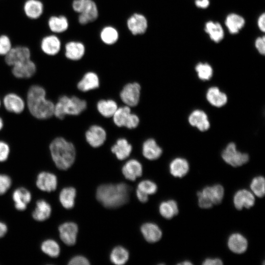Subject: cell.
<instances>
[{"mask_svg":"<svg viewBox=\"0 0 265 265\" xmlns=\"http://www.w3.org/2000/svg\"><path fill=\"white\" fill-rule=\"evenodd\" d=\"M12 48L10 37L6 34L0 35V56H5Z\"/></svg>","mask_w":265,"mask_h":265,"instance_id":"44","label":"cell"},{"mask_svg":"<svg viewBox=\"0 0 265 265\" xmlns=\"http://www.w3.org/2000/svg\"><path fill=\"white\" fill-rule=\"evenodd\" d=\"M46 92L41 86L33 85L29 88L26 104L30 114L35 118L45 120L53 115L54 103L46 98Z\"/></svg>","mask_w":265,"mask_h":265,"instance_id":"1","label":"cell"},{"mask_svg":"<svg viewBox=\"0 0 265 265\" xmlns=\"http://www.w3.org/2000/svg\"><path fill=\"white\" fill-rule=\"evenodd\" d=\"M42 52L49 56H54L61 50V42L55 34H49L43 37L40 43Z\"/></svg>","mask_w":265,"mask_h":265,"instance_id":"10","label":"cell"},{"mask_svg":"<svg viewBox=\"0 0 265 265\" xmlns=\"http://www.w3.org/2000/svg\"><path fill=\"white\" fill-rule=\"evenodd\" d=\"M140 229L144 238L149 242H156L162 237L160 229L154 223H145L141 226Z\"/></svg>","mask_w":265,"mask_h":265,"instance_id":"24","label":"cell"},{"mask_svg":"<svg viewBox=\"0 0 265 265\" xmlns=\"http://www.w3.org/2000/svg\"><path fill=\"white\" fill-rule=\"evenodd\" d=\"M7 230L6 225L0 222V238L2 237L6 233Z\"/></svg>","mask_w":265,"mask_h":265,"instance_id":"53","label":"cell"},{"mask_svg":"<svg viewBox=\"0 0 265 265\" xmlns=\"http://www.w3.org/2000/svg\"><path fill=\"white\" fill-rule=\"evenodd\" d=\"M31 52L29 48L25 46L12 47L9 52L4 56V61L8 66H13L30 59Z\"/></svg>","mask_w":265,"mask_h":265,"instance_id":"8","label":"cell"},{"mask_svg":"<svg viewBox=\"0 0 265 265\" xmlns=\"http://www.w3.org/2000/svg\"><path fill=\"white\" fill-rule=\"evenodd\" d=\"M60 239L68 246L74 245L77 240L78 227L72 222L64 223L58 228Z\"/></svg>","mask_w":265,"mask_h":265,"instance_id":"12","label":"cell"},{"mask_svg":"<svg viewBox=\"0 0 265 265\" xmlns=\"http://www.w3.org/2000/svg\"><path fill=\"white\" fill-rule=\"evenodd\" d=\"M245 24L244 18L236 13L228 14L225 19V25L228 31L232 34H237L244 27Z\"/></svg>","mask_w":265,"mask_h":265,"instance_id":"29","label":"cell"},{"mask_svg":"<svg viewBox=\"0 0 265 265\" xmlns=\"http://www.w3.org/2000/svg\"><path fill=\"white\" fill-rule=\"evenodd\" d=\"M141 87L137 82L127 84L120 92V98L126 106H135L138 104Z\"/></svg>","mask_w":265,"mask_h":265,"instance_id":"9","label":"cell"},{"mask_svg":"<svg viewBox=\"0 0 265 265\" xmlns=\"http://www.w3.org/2000/svg\"><path fill=\"white\" fill-rule=\"evenodd\" d=\"M198 78L202 80H210L213 75L212 67L208 63H198L195 67Z\"/></svg>","mask_w":265,"mask_h":265,"instance_id":"40","label":"cell"},{"mask_svg":"<svg viewBox=\"0 0 265 265\" xmlns=\"http://www.w3.org/2000/svg\"><path fill=\"white\" fill-rule=\"evenodd\" d=\"M112 117L114 124L120 127L134 129L139 123L138 117L131 113L130 107L128 106L118 108Z\"/></svg>","mask_w":265,"mask_h":265,"instance_id":"7","label":"cell"},{"mask_svg":"<svg viewBox=\"0 0 265 265\" xmlns=\"http://www.w3.org/2000/svg\"><path fill=\"white\" fill-rule=\"evenodd\" d=\"M50 150L56 166L60 170L68 169L75 160V146L62 137H57L51 142Z\"/></svg>","mask_w":265,"mask_h":265,"instance_id":"3","label":"cell"},{"mask_svg":"<svg viewBox=\"0 0 265 265\" xmlns=\"http://www.w3.org/2000/svg\"><path fill=\"white\" fill-rule=\"evenodd\" d=\"M73 10L79 13V22L86 25L95 21L98 17V9L93 0H74L72 2Z\"/></svg>","mask_w":265,"mask_h":265,"instance_id":"5","label":"cell"},{"mask_svg":"<svg viewBox=\"0 0 265 265\" xmlns=\"http://www.w3.org/2000/svg\"><path fill=\"white\" fill-rule=\"evenodd\" d=\"M136 196L138 200L142 203H145L148 200V195L137 189Z\"/></svg>","mask_w":265,"mask_h":265,"instance_id":"51","label":"cell"},{"mask_svg":"<svg viewBox=\"0 0 265 265\" xmlns=\"http://www.w3.org/2000/svg\"><path fill=\"white\" fill-rule=\"evenodd\" d=\"M49 29L53 33H61L66 31L69 27V21L64 15H53L47 21Z\"/></svg>","mask_w":265,"mask_h":265,"instance_id":"27","label":"cell"},{"mask_svg":"<svg viewBox=\"0 0 265 265\" xmlns=\"http://www.w3.org/2000/svg\"><path fill=\"white\" fill-rule=\"evenodd\" d=\"M100 37L105 44L111 45L117 41L119 34L117 29L113 26H106L101 30Z\"/></svg>","mask_w":265,"mask_h":265,"instance_id":"39","label":"cell"},{"mask_svg":"<svg viewBox=\"0 0 265 265\" xmlns=\"http://www.w3.org/2000/svg\"><path fill=\"white\" fill-rule=\"evenodd\" d=\"M0 105H1V101L0 100Z\"/></svg>","mask_w":265,"mask_h":265,"instance_id":"56","label":"cell"},{"mask_svg":"<svg viewBox=\"0 0 265 265\" xmlns=\"http://www.w3.org/2000/svg\"><path fill=\"white\" fill-rule=\"evenodd\" d=\"M10 148L7 143L0 141V162L5 161L9 156Z\"/></svg>","mask_w":265,"mask_h":265,"instance_id":"46","label":"cell"},{"mask_svg":"<svg viewBox=\"0 0 265 265\" xmlns=\"http://www.w3.org/2000/svg\"><path fill=\"white\" fill-rule=\"evenodd\" d=\"M130 187L125 183L104 184L97 189L96 198L104 207L116 208L128 202Z\"/></svg>","mask_w":265,"mask_h":265,"instance_id":"2","label":"cell"},{"mask_svg":"<svg viewBox=\"0 0 265 265\" xmlns=\"http://www.w3.org/2000/svg\"><path fill=\"white\" fill-rule=\"evenodd\" d=\"M227 244L229 249L233 252L242 254L247 249L248 241L246 238L242 234L236 233L229 236Z\"/></svg>","mask_w":265,"mask_h":265,"instance_id":"20","label":"cell"},{"mask_svg":"<svg viewBox=\"0 0 265 265\" xmlns=\"http://www.w3.org/2000/svg\"><path fill=\"white\" fill-rule=\"evenodd\" d=\"M3 104L5 108L9 112L19 114L25 108V102L18 95L11 93L6 94L3 98Z\"/></svg>","mask_w":265,"mask_h":265,"instance_id":"17","label":"cell"},{"mask_svg":"<svg viewBox=\"0 0 265 265\" xmlns=\"http://www.w3.org/2000/svg\"><path fill=\"white\" fill-rule=\"evenodd\" d=\"M99 86V80L97 75L92 72L86 73L78 82V89L86 92L98 88Z\"/></svg>","mask_w":265,"mask_h":265,"instance_id":"31","label":"cell"},{"mask_svg":"<svg viewBox=\"0 0 265 265\" xmlns=\"http://www.w3.org/2000/svg\"><path fill=\"white\" fill-rule=\"evenodd\" d=\"M11 184L10 178L5 175L0 174V195L4 194Z\"/></svg>","mask_w":265,"mask_h":265,"instance_id":"45","label":"cell"},{"mask_svg":"<svg viewBox=\"0 0 265 265\" xmlns=\"http://www.w3.org/2000/svg\"><path fill=\"white\" fill-rule=\"evenodd\" d=\"M257 25L259 29L264 32L265 31V14L263 13L259 17L257 20Z\"/></svg>","mask_w":265,"mask_h":265,"instance_id":"50","label":"cell"},{"mask_svg":"<svg viewBox=\"0 0 265 265\" xmlns=\"http://www.w3.org/2000/svg\"><path fill=\"white\" fill-rule=\"evenodd\" d=\"M106 134L105 130L98 125H93L85 133L87 142L93 147L97 148L102 145L106 139Z\"/></svg>","mask_w":265,"mask_h":265,"instance_id":"15","label":"cell"},{"mask_svg":"<svg viewBox=\"0 0 265 265\" xmlns=\"http://www.w3.org/2000/svg\"><path fill=\"white\" fill-rule=\"evenodd\" d=\"M76 196V190L74 187H65L59 194V201L64 208L70 209L74 206Z\"/></svg>","mask_w":265,"mask_h":265,"instance_id":"36","label":"cell"},{"mask_svg":"<svg viewBox=\"0 0 265 265\" xmlns=\"http://www.w3.org/2000/svg\"><path fill=\"white\" fill-rule=\"evenodd\" d=\"M265 181L264 177L258 176L254 177L250 184V188L254 194L259 198L265 195Z\"/></svg>","mask_w":265,"mask_h":265,"instance_id":"41","label":"cell"},{"mask_svg":"<svg viewBox=\"0 0 265 265\" xmlns=\"http://www.w3.org/2000/svg\"><path fill=\"white\" fill-rule=\"evenodd\" d=\"M162 153V149L154 139H148L143 143L142 154L147 159L151 160L157 159L161 156Z\"/></svg>","mask_w":265,"mask_h":265,"instance_id":"28","label":"cell"},{"mask_svg":"<svg viewBox=\"0 0 265 265\" xmlns=\"http://www.w3.org/2000/svg\"><path fill=\"white\" fill-rule=\"evenodd\" d=\"M122 172L127 179L135 181L137 178L142 175V166L138 160L130 159L123 165Z\"/></svg>","mask_w":265,"mask_h":265,"instance_id":"23","label":"cell"},{"mask_svg":"<svg viewBox=\"0 0 265 265\" xmlns=\"http://www.w3.org/2000/svg\"><path fill=\"white\" fill-rule=\"evenodd\" d=\"M12 73L18 79H29L36 72V66L31 59L16 64L12 67Z\"/></svg>","mask_w":265,"mask_h":265,"instance_id":"14","label":"cell"},{"mask_svg":"<svg viewBox=\"0 0 265 265\" xmlns=\"http://www.w3.org/2000/svg\"><path fill=\"white\" fill-rule=\"evenodd\" d=\"M195 4L198 8L205 9L209 6L210 1L209 0H196Z\"/></svg>","mask_w":265,"mask_h":265,"instance_id":"52","label":"cell"},{"mask_svg":"<svg viewBox=\"0 0 265 265\" xmlns=\"http://www.w3.org/2000/svg\"><path fill=\"white\" fill-rule=\"evenodd\" d=\"M192 264L189 262V261H184L183 262H181V263H180L178 264V265H192Z\"/></svg>","mask_w":265,"mask_h":265,"instance_id":"54","label":"cell"},{"mask_svg":"<svg viewBox=\"0 0 265 265\" xmlns=\"http://www.w3.org/2000/svg\"><path fill=\"white\" fill-rule=\"evenodd\" d=\"M57 184V178L52 173L42 172L37 177L36 185L41 190L47 192L54 191Z\"/></svg>","mask_w":265,"mask_h":265,"instance_id":"21","label":"cell"},{"mask_svg":"<svg viewBox=\"0 0 265 265\" xmlns=\"http://www.w3.org/2000/svg\"><path fill=\"white\" fill-rule=\"evenodd\" d=\"M188 121L192 127H196L201 132L207 131L210 127V123L207 114L200 109H195L189 114Z\"/></svg>","mask_w":265,"mask_h":265,"instance_id":"18","label":"cell"},{"mask_svg":"<svg viewBox=\"0 0 265 265\" xmlns=\"http://www.w3.org/2000/svg\"><path fill=\"white\" fill-rule=\"evenodd\" d=\"M12 197L15 202V207L19 211L25 210L31 198L30 193L23 187L15 190Z\"/></svg>","mask_w":265,"mask_h":265,"instance_id":"33","label":"cell"},{"mask_svg":"<svg viewBox=\"0 0 265 265\" xmlns=\"http://www.w3.org/2000/svg\"><path fill=\"white\" fill-rule=\"evenodd\" d=\"M132 146L125 138H120L112 146L111 152L114 154L119 160L127 159L131 154Z\"/></svg>","mask_w":265,"mask_h":265,"instance_id":"32","label":"cell"},{"mask_svg":"<svg viewBox=\"0 0 265 265\" xmlns=\"http://www.w3.org/2000/svg\"><path fill=\"white\" fill-rule=\"evenodd\" d=\"M87 106L85 100L76 96L60 97L54 104L53 115L59 119H63L66 115H77L84 111Z\"/></svg>","mask_w":265,"mask_h":265,"instance_id":"4","label":"cell"},{"mask_svg":"<svg viewBox=\"0 0 265 265\" xmlns=\"http://www.w3.org/2000/svg\"><path fill=\"white\" fill-rule=\"evenodd\" d=\"M41 249L44 253L51 257H57L60 253V247L58 244L52 239L44 241L42 244Z\"/></svg>","mask_w":265,"mask_h":265,"instance_id":"42","label":"cell"},{"mask_svg":"<svg viewBox=\"0 0 265 265\" xmlns=\"http://www.w3.org/2000/svg\"><path fill=\"white\" fill-rule=\"evenodd\" d=\"M255 202V199L253 193L245 189L237 191L234 196V205L238 210L244 208L249 209L254 205Z\"/></svg>","mask_w":265,"mask_h":265,"instance_id":"16","label":"cell"},{"mask_svg":"<svg viewBox=\"0 0 265 265\" xmlns=\"http://www.w3.org/2000/svg\"><path fill=\"white\" fill-rule=\"evenodd\" d=\"M129 254L128 251L122 246H117L113 249L110 255V261L114 264L122 265L128 260Z\"/></svg>","mask_w":265,"mask_h":265,"instance_id":"38","label":"cell"},{"mask_svg":"<svg viewBox=\"0 0 265 265\" xmlns=\"http://www.w3.org/2000/svg\"><path fill=\"white\" fill-rule=\"evenodd\" d=\"M222 260L218 258H207L202 263L204 265H222Z\"/></svg>","mask_w":265,"mask_h":265,"instance_id":"49","label":"cell"},{"mask_svg":"<svg viewBox=\"0 0 265 265\" xmlns=\"http://www.w3.org/2000/svg\"><path fill=\"white\" fill-rule=\"evenodd\" d=\"M255 46L259 53L265 54V36L258 37L255 41Z\"/></svg>","mask_w":265,"mask_h":265,"instance_id":"47","label":"cell"},{"mask_svg":"<svg viewBox=\"0 0 265 265\" xmlns=\"http://www.w3.org/2000/svg\"><path fill=\"white\" fill-rule=\"evenodd\" d=\"M159 212L163 217L171 219L179 212L178 204L174 200L163 201L159 205Z\"/></svg>","mask_w":265,"mask_h":265,"instance_id":"34","label":"cell"},{"mask_svg":"<svg viewBox=\"0 0 265 265\" xmlns=\"http://www.w3.org/2000/svg\"><path fill=\"white\" fill-rule=\"evenodd\" d=\"M97 109L100 113L105 117H112L118 108L116 103L112 100H102L98 102Z\"/></svg>","mask_w":265,"mask_h":265,"instance_id":"37","label":"cell"},{"mask_svg":"<svg viewBox=\"0 0 265 265\" xmlns=\"http://www.w3.org/2000/svg\"><path fill=\"white\" fill-rule=\"evenodd\" d=\"M85 46L80 42L71 41L65 46V55L66 58L71 60L80 59L85 53Z\"/></svg>","mask_w":265,"mask_h":265,"instance_id":"22","label":"cell"},{"mask_svg":"<svg viewBox=\"0 0 265 265\" xmlns=\"http://www.w3.org/2000/svg\"><path fill=\"white\" fill-rule=\"evenodd\" d=\"M157 185L150 180H143L137 185V189L147 195L155 194L157 192Z\"/></svg>","mask_w":265,"mask_h":265,"instance_id":"43","label":"cell"},{"mask_svg":"<svg viewBox=\"0 0 265 265\" xmlns=\"http://www.w3.org/2000/svg\"><path fill=\"white\" fill-rule=\"evenodd\" d=\"M221 157L226 163L233 167L242 166L246 163L249 159V155L238 150L236 145L234 142L227 144L222 152Z\"/></svg>","mask_w":265,"mask_h":265,"instance_id":"6","label":"cell"},{"mask_svg":"<svg viewBox=\"0 0 265 265\" xmlns=\"http://www.w3.org/2000/svg\"><path fill=\"white\" fill-rule=\"evenodd\" d=\"M169 171L174 177L182 178L188 173L189 165L187 160L183 158H176L169 164Z\"/></svg>","mask_w":265,"mask_h":265,"instance_id":"26","label":"cell"},{"mask_svg":"<svg viewBox=\"0 0 265 265\" xmlns=\"http://www.w3.org/2000/svg\"><path fill=\"white\" fill-rule=\"evenodd\" d=\"M204 30L213 42L218 43L224 38V32L222 26L218 22L208 21L205 25Z\"/></svg>","mask_w":265,"mask_h":265,"instance_id":"30","label":"cell"},{"mask_svg":"<svg viewBox=\"0 0 265 265\" xmlns=\"http://www.w3.org/2000/svg\"><path fill=\"white\" fill-rule=\"evenodd\" d=\"M197 195L205 198L213 205L220 204L223 198L224 189L220 184H215L212 186H207L202 191H198Z\"/></svg>","mask_w":265,"mask_h":265,"instance_id":"11","label":"cell"},{"mask_svg":"<svg viewBox=\"0 0 265 265\" xmlns=\"http://www.w3.org/2000/svg\"><path fill=\"white\" fill-rule=\"evenodd\" d=\"M44 6L40 0H26L23 4L26 16L31 20H37L43 14Z\"/></svg>","mask_w":265,"mask_h":265,"instance_id":"19","label":"cell"},{"mask_svg":"<svg viewBox=\"0 0 265 265\" xmlns=\"http://www.w3.org/2000/svg\"><path fill=\"white\" fill-rule=\"evenodd\" d=\"M89 261L82 256H76L72 258L68 263L70 265H88Z\"/></svg>","mask_w":265,"mask_h":265,"instance_id":"48","label":"cell"},{"mask_svg":"<svg viewBox=\"0 0 265 265\" xmlns=\"http://www.w3.org/2000/svg\"><path fill=\"white\" fill-rule=\"evenodd\" d=\"M3 126V122L2 119L0 117V131L2 129Z\"/></svg>","mask_w":265,"mask_h":265,"instance_id":"55","label":"cell"},{"mask_svg":"<svg viewBox=\"0 0 265 265\" xmlns=\"http://www.w3.org/2000/svg\"><path fill=\"white\" fill-rule=\"evenodd\" d=\"M51 207L45 201L40 200L36 202V207L32 213L34 219L42 221L48 219L51 213Z\"/></svg>","mask_w":265,"mask_h":265,"instance_id":"35","label":"cell"},{"mask_svg":"<svg viewBox=\"0 0 265 265\" xmlns=\"http://www.w3.org/2000/svg\"><path fill=\"white\" fill-rule=\"evenodd\" d=\"M206 99L211 105L216 107L224 106L228 101L226 94L216 86L211 87L208 89Z\"/></svg>","mask_w":265,"mask_h":265,"instance_id":"25","label":"cell"},{"mask_svg":"<svg viewBox=\"0 0 265 265\" xmlns=\"http://www.w3.org/2000/svg\"><path fill=\"white\" fill-rule=\"evenodd\" d=\"M129 30L134 35L144 34L148 27L146 18L142 14L134 13L131 15L127 22Z\"/></svg>","mask_w":265,"mask_h":265,"instance_id":"13","label":"cell"}]
</instances>
